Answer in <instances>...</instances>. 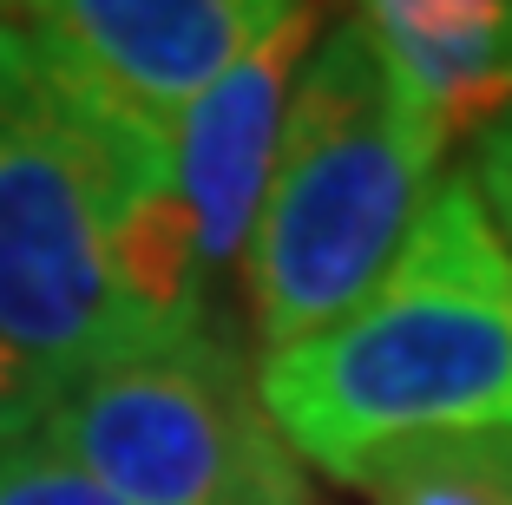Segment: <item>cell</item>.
<instances>
[{
    "label": "cell",
    "mask_w": 512,
    "mask_h": 505,
    "mask_svg": "<svg viewBox=\"0 0 512 505\" xmlns=\"http://www.w3.org/2000/svg\"><path fill=\"white\" fill-rule=\"evenodd\" d=\"M256 394L289 453L329 479L421 433H512V256L473 171H440L348 315L256 355Z\"/></svg>",
    "instance_id": "1"
},
{
    "label": "cell",
    "mask_w": 512,
    "mask_h": 505,
    "mask_svg": "<svg viewBox=\"0 0 512 505\" xmlns=\"http://www.w3.org/2000/svg\"><path fill=\"white\" fill-rule=\"evenodd\" d=\"M171 184V125L0 14V348L46 387L145 342L119 289L132 210Z\"/></svg>",
    "instance_id": "2"
},
{
    "label": "cell",
    "mask_w": 512,
    "mask_h": 505,
    "mask_svg": "<svg viewBox=\"0 0 512 505\" xmlns=\"http://www.w3.org/2000/svg\"><path fill=\"white\" fill-rule=\"evenodd\" d=\"M440 151V125L414 105L375 33L355 14H335L296 66L263 210L237 269L263 355L329 328L381 283L440 184Z\"/></svg>",
    "instance_id": "3"
},
{
    "label": "cell",
    "mask_w": 512,
    "mask_h": 505,
    "mask_svg": "<svg viewBox=\"0 0 512 505\" xmlns=\"http://www.w3.org/2000/svg\"><path fill=\"white\" fill-rule=\"evenodd\" d=\"M33 440L125 505H309L230 328L151 335L53 381Z\"/></svg>",
    "instance_id": "4"
},
{
    "label": "cell",
    "mask_w": 512,
    "mask_h": 505,
    "mask_svg": "<svg viewBox=\"0 0 512 505\" xmlns=\"http://www.w3.org/2000/svg\"><path fill=\"white\" fill-rule=\"evenodd\" d=\"M309 7L322 0H14V20L53 40L138 119L171 125L204 86Z\"/></svg>",
    "instance_id": "5"
},
{
    "label": "cell",
    "mask_w": 512,
    "mask_h": 505,
    "mask_svg": "<svg viewBox=\"0 0 512 505\" xmlns=\"http://www.w3.org/2000/svg\"><path fill=\"white\" fill-rule=\"evenodd\" d=\"M316 33H322V7H309L283 33H270L256 53H243L217 86H204L171 119V191H178L184 230H191L211 315L224 309V289L243 269L256 210H263V184H270L276 164L283 105Z\"/></svg>",
    "instance_id": "6"
},
{
    "label": "cell",
    "mask_w": 512,
    "mask_h": 505,
    "mask_svg": "<svg viewBox=\"0 0 512 505\" xmlns=\"http://www.w3.org/2000/svg\"><path fill=\"white\" fill-rule=\"evenodd\" d=\"M368 505H512V433H421L342 479Z\"/></svg>",
    "instance_id": "7"
},
{
    "label": "cell",
    "mask_w": 512,
    "mask_h": 505,
    "mask_svg": "<svg viewBox=\"0 0 512 505\" xmlns=\"http://www.w3.org/2000/svg\"><path fill=\"white\" fill-rule=\"evenodd\" d=\"M0 505H125V499H112L99 479L60 460L53 446L27 440L0 460Z\"/></svg>",
    "instance_id": "8"
},
{
    "label": "cell",
    "mask_w": 512,
    "mask_h": 505,
    "mask_svg": "<svg viewBox=\"0 0 512 505\" xmlns=\"http://www.w3.org/2000/svg\"><path fill=\"white\" fill-rule=\"evenodd\" d=\"M473 184H480V204H486V217H493L499 243L512 256V105L480 132V145H473Z\"/></svg>",
    "instance_id": "9"
},
{
    "label": "cell",
    "mask_w": 512,
    "mask_h": 505,
    "mask_svg": "<svg viewBox=\"0 0 512 505\" xmlns=\"http://www.w3.org/2000/svg\"><path fill=\"white\" fill-rule=\"evenodd\" d=\"M40 407H46V381L27 374L7 348H0V460L40 433Z\"/></svg>",
    "instance_id": "10"
},
{
    "label": "cell",
    "mask_w": 512,
    "mask_h": 505,
    "mask_svg": "<svg viewBox=\"0 0 512 505\" xmlns=\"http://www.w3.org/2000/svg\"><path fill=\"white\" fill-rule=\"evenodd\" d=\"M0 14H14V0H0Z\"/></svg>",
    "instance_id": "11"
}]
</instances>
